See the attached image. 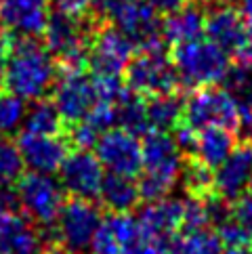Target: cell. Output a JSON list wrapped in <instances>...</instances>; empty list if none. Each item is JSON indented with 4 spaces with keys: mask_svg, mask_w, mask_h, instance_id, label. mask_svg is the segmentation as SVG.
<instances>
[{
    "mask_svg": "<svg viewBox=\"0 0 252 254\" xmlns=\"http://www.w3.org/2000/svg\"><path fill=\"white\" fill-rule=\"evenodd\" d=\"M6 57H8V36L2 30H0V90H2V86H4Z\"/></svg>",
    "mask_w": 252,
    "mask_h": 254,
    "instance_id": "cell-41",
    "label": "cell"
},
{
    "mask_svg": "<svg viewBox=\"0 0 252 254\" xmlns=\"http://www.w3.org/2000/svg\"><path fill=\"white\" fill-rule=\"evenodd\" d=\"M95 156L107 172L124 177H137L143 170L141 141L137 134L124 128H112L103 132L95 145Z\"/></svg>",
    "mask_w": 252,
    "mask_h": 254,
    "instance_id": "cell-10",
    "label": "cell"
},
{
    "mask_svg": "<svg viewBox=\"0 0 252 254\" xmlns=\"http://www.w3.org/2000/svg\"><path fill=\"white\" fill-rule=\"evenodd\" d=\"M53 99L65 124H76L99 103L93 76L86 69H59L53 84Z\"/></svg>",
    "mask_w": 252,
    "mask_h": 254,
    "instance_id": "cell-7",
    "label": "cell"
},
{
    "mask_svg": "<svg viewBox=\"0 0 252 254\" xmlns=\"http://www.w3.org/2000/svg\"><path fill=\"white\" fill-rule=\"evenodd\" d=\"M179 181L183 183V189L187 191V195L204 197V195L212 193L214 172H212V168L204 166L202 162H197L195 158H189L183 164V170H181Z\"/></svg>",
    "mask_w": 252,
    "mask_h": 254,
    "instance_id": "cell-26",
    "label": "cell"
},
{
    "mask_svg": "<svg viewBox=\"0 0 252 254\" xmlns=\"http://www.w3.org/2000/svg\"><path fill=\"white\" fill-rule=\"evenodd\" d=\"M221 84L240 105L252 107V63L238 61L236 65H229Z\"/></svg>",
    "mask_w": 252,
    "mask_h": 254,
    "instance_id": "cell-25",
    "label": "cell"
},
{
    "mask_svg": "<svg viewBox=\"0 0 252 254\" xmlns=\"http://www.w3.org/2000/svg\"><path fill=\"white\" fill-rule=\"evenodd\" d=\"M145 2L154 8L160 17H166L170 13H175L177 8H181L187 0H145Z\"/></svg>",
    "mask_w": 252,
    "mask_h": 254,
    "instance_id": "cell-40",
    "label": "cell"
},
{
    "mask_svg": "<svg viewBox=\"0 0 252 254\" xmlns=\"http://www.w3.org/2000/svg\"><path fill=\"white\" fill-rule=\"evenodd\" d=\"M240 13L244 17L246 30H248V38L252 40V0H240Z\"/></svg>",
    "mask_w": 252,
    "mask_h": 254,
    "instance_id": "cell-42",
    "label": "cell"
},
{
    "mask_svg": "<svg viewBox=\"0 0 252 254\" xmlns=\"http://www.w3.org/2000/svg\"><path fill=\"white\" fill-rule=\"evenodd\" d=\"M217 235L223 246H227V248H250L252 246V233L236 219L221 225Z\"/></svg>",
    "mask_w": 252,
    "mask_h": 254,
    "instance_id": "cell-31",
    "label": "cell"
},
{
    "mask_svg": "<svg viewBox=\"0 0 252 254\" xmlns=\"http://www.w3.org/2000/svg\"><path fill=\"white\" fill-rule=\"evenodd\" d=\"M42 254H71L65 246H61V244H51V246H44Z\"/></svg>",
    "mask_w": 252,
    "mask_h": 254,
    "instance_id": "cell-43",
    "label": "cell"
},
{
    "mask_svg": "<svg viewBox=\"0 0 252 254\" xmlns=\"http://www.w3.org/2000/svg\"><path fill=\"white\" fill-rule=\"evenodd\" d=\"M173 137H175L177 147L181 149L183 156L193 158V153H195V143H197V130H193L191 126H187V124H179L177 128H175Z\"/></svg>",
    "mask_w": 252,
    "mask_h": 254,
    "instance_id": "cell-36",
    "label": "cell"
},
{
    "mask_svg": "<svg viewBox=\"0 0 252 254\" xmlns=\"http://www.w3.org/2000/svg\"><path fill=\"white\" fill-rule=\"evenodd\" d=\"M204 36L217 47H221L227 55H238L244 49V44L250 40L242 13L227 4L208 6Z\"/></svg>",
    "mask_w": 252,
    "mask_h": 254,
    "instance_id": "cell-14",
    "label": "cell"
},
{
    "mask_svg": "<svg viewBox=\"0 0 252 254\" xmlns=\"http://www.w3.org/2000/svg\"><path fill=\"white\" fill-rule=\"evenodd\" d=\"M252 181V143H238L229 158L214 168V193L236 202L250 189Z\"/></svg>",
    "mask_w": 252,
    "mask_h": 254,
    "instance_id": "cell-15",
    "label": "cell"
},
{
    "mask_svg": "<svg viewBox=\"0 0 252 254\" xmlns=\"http://www.w3.org/2000/svg\"><path fill=\"white\" fill-rule=\"evenodd\" d=\"M99 137H101V134H99L93 126L88 122H84V120L71 124L69 130H67V143H71L76 149H91V147H95Z\"/></svg>",
    "mask_w": 252,
    "mask_h": 254,
    "instance_id": "cell-32",
    "label": "cell"
},
{
    "mask_svg": "<svg viewBox=\"0 0 252 254\" xmlns=\"http://www.w3.org/2000/svg\"><path fill=\"white\" fill-rule=\"evenodd\" d=\"M124 76L126 88L143 97L179 93V86H181L166 47L134 51Z\"/></svg>",
    "mask_w": 252,
    "mask_h": 254,
    "instance_id": "cell-3",
    "label": "cell"
},
{
    "mask_svg": "<svg viewBox=\"0 0 252 254\" xmlns=\"http://www.w3.org/2000/svg\"><path fill=\"white\" fill-rule=\"evenodd\" d=\"M181 219H183V199L170 195H166L164 199H158V202H147L137 214V221L145 238H156L166 242L181 229Z\"/></svg>",
    "mask_w": 252,
    "mask_h": 254,
    "instance_id": "cell-16",
    "label": "cell"
},
{
    "mask_svg": "<svg viewBox=\"0 0 252 254\" xmlns=\"http://www.w3.org/2000/svg\"><path fill=\"white\" fill-rule=\"evenodd\" d=\"M91 254H124L122 244L116 240V235L110 231V227L105 225V221L99 225V229L95 233V238L91 242Z\"/></svg>",
    "mask_w": 252,
    "mask_h": 254,
    "instance_id": "cell-33",
    "label": "cell"
},
{
    "mask_svg": "<svg viewBox=\"0 0 252 254\" xmlns=\"http://www.w3.org/2000/svg\"><path fill=\"white\" fill-rule=\"evenodd\" d=\"M183 120L197 132L210 128V126H221V128H229L236 132L240 120V103L225 88H195L185 99Z\"/></svg>",
    "mask_w": 252,
    "mask_h": 254,
    "instance_id": "cell-5",
    "label": "cell"
},
{
    "mask_svg": "<svg viewBox=\"0 0 252 254\" xmlns=\"http://www.w3.org/2000/svg\"><path fill=\"white\" fill-rule=\"evenodd\" d=\"M49 15V0H0V30L6 36L40 38Z\"/></svg>",
    "mask_w": 252,
    "mask_h": 254,
    "instance_id": "cell-13",
    "label": "cell"
},
{
    "mask_svg": "<svg viewBox=\"0 0 252 254\" xmlns=\"http://www.w3.org/2000/svg\"><path fill=\"white\" fill-rule=\"evenodd\" d=\"M97 199L101 204V208H105L110 212H130L132 208L139 206V199H141L139 183L134 181V177L107 172Z\"/></svg>",
    "mask_w": 252,
    "mask_h": 254,
    "instance_id": "cell-20",
    "label": "cell"
},
{
    "mask_svg": "<svg viewBox=\"0 0 252 254\" xmlns=\"http://www.w3.org/2000/svg\"><path fill=\"white\" fill-rule=\"evenodd\" d=\"M132 55H134L132 42L120 30H116L114 25L105 23L97 30L91 49H88L86 67L91 69L93 76L122 78Z\"/></svg>",
    "mask_w": 252,
    "mask_h": 254,
    "instance_id": "cell-8",
    "label": "cell"
},
{
    "mask_svg": "<svg viewBox=\"0 0 252 254\" xmlns=\"http://www.w3.org/2000/svg\"><path fill=\"white\" fill-rule=\"evenodd\" d=\"M40 227L21 212H11L0 225V254H42Z\"/></svg>",
    "mask_w": 252,
    "mask_h": 254,
    "instance_id": "cell-18",
    "label": "cell"
},
{
    "mask_svg": "<svg viewBox=\"0 0 252 254\" xmlns=\"http://www.w3.org/2000/svg\"><path fill=\"white\" fill-rule=\"evenodd\" d=\"M170 191H173V185L164 183L160 179H154L149 175H143L139 181V195L143 202H158V199H164Z\"/></svg>",
    "mask_w": 252,
    "mask_h": 254,
    "instance_id": "cell-34",
    "label": "cell"
},
{
    "mask_svg": "<svg viewBox=\"0 0 252 254\" xmlns=\"http://www.w3.org/2000/svg\"><path fill=\"white\" fill-rule=\"evenodd\" d=\"M170 242V240H168ZM166 240H156V238H143L139 242H134L132 246L124 250V254H170Z\"/></svg>",
    "mask_w": 252,
    "mask_h": 254,
    "instance_id": "cell-35",
    "label": "cell"
},
{
    "mask_svg": "<svg viewBox=\"0 0 252 254\" xmlns=\"http://www.w3.org/2000/svg\"><path fill=\"white\" fill-rule=\"evenodd\" d=\"M238 57H240V61L252 63V40H248V42L244 44V49H242V51L238 53Z\"/></svg>",
    "mask_w": 252,
    "mask_h": 254,
    "instance_id": "cell-44",
    "label": "cell"
},
{
    "mask_svg": "<svg viewBox=\"0 0 252 254\" xmlns=\"http://www.w3.org/2000/svg\"><path fill=\"white\" fill-rule=\"evenodd\" d=\"M57 13L69 15V17H86L91 13L93 0H49Z\"/></svg>",
    "mask_w": 252,
    "mask_h": 254,
    "instance_id": "cell-37",
    "label": "cell"
},
{
    "mask_svg": "<svg viewBox=\"0 0 252 254\" xmlns=\"http://www.w3.org/2000/svg\"><path fill=\"white\" fill-rule=\"evenodd\" d=\"M208 214H206V206H204V197H195L189 195L183 199V219H181V233L189 231H200V229H208Z\"/></svg>",
    "mask_w": 252,
    "mask_h": 254,
    "instance_id": "cell-29",
    "label": "cell"
},
{
    "mask_svg": "<svg viewBox=\"0 0 252 254\" xmlns=\"http://www.w3.org/2000/svg\"><path fill=\"white\" fill-rule=\"evenodd\" d=\"M15 210H19V206H17L15 187L0 185V225H2V221L6 219V214H11Z\"/></svg>",
    "mask_w": 252,
    "mask_h": 254,
    "instance_id": "cell-39",
    "label": "cell"
},
{
    "mask_svg": "<svg viewBox=\"0 0 252 254\" xmlns=\"http://www.w3.org/2000/svg\"><path fill=\"white\" fill-rule=\"evenodd\" d=\"M170 254H223L219 235L210 229L173 235L168 242Z\"/></svg>",
    "mask_w": 252,
    "mask_h": 254,
    "instance_id": "cell-24",
    "label": "cell"
},
{
    "mask_svg": "<svg viewBox=\"0 0 252 254\" xmlns=\"http://www.w3.org/2000/svg\"><path fill=\"white\" fill-rule=\"evenodd\" d=\"M233 219L242 223L252 233V191H246L233 202Z\"/></svg>",
    "mask_w": 252,
    "mask_h": 254,
    "instance_id": "cell-38",
    "label": "cell"
},
{
    "mask_svg": "<svg viewBox=\"0 0 252 254\" xmlns=\"http://www.w3.org/2000/svg\"><path fill=\"white\" fill-rule=\"evenodd\" d=\"M59 172V183L69 197L97 199L105 179V168L91 149H74L63 160Z\"/></svg>",
    "mask_w": 252,
    "mask_h": 254,
    "instance_id": "cell-9",
    "label": "cell"
},
{
    "mask_svg": "<svg viewBox=\"0 0 252 254\" xmlns=\"http://www.w3.org/2000/svg\"><path fill=\"white\" fill-rule=\"evenodd\" d=\"M103 223L101 204L95 199L82 197H69L63 202L59 216L55 221L59 244L65 246L71 254H88L91 242Z\"/></svg>",
    "mask_w": 252,
    "mask_h": 254,
    "instance_id": "cell-6",
    "label": "cell"
},
{
    "mask_svg": "<svg viewBox=\"0 0 252 254\" xmlns=\"http://www.w3.org/2000/svg\"><path fill=\"white\" fill-rule=\"evenodd\" d=\"M116 107V120H118V128H124L132 134H145L149 132V122H147V107L143 95L134 93V90L126 88L124 93L114 101Z\"/></svg>",
    "mask_w": 252,
    "mask_h": 254,
    "instance_id": "cell-22",
    "label": "cell"
},
{
    "mask_svg": "<svg viewBox=\"0 0 252 254\" xmlns=\"http://www.w3.org/2000/svg\"><path fill=\"white\" fill-rule=\"evenodd\" d=\"M141 156L145 175L164 181L168 185H177L183 170V153L177 147L175 137L170 132L149 130L141 141Z\"/></svg>",
    "mask_w": 252,
    "mask_h": 254,
    "instance_id": "cell-11",
    "label": "cell"
},
{
    "mask_svg": "<svg viewBox=\"0 0 252 254\" xmlns=\"http://www.w3.org/2000/svg\"><path fill=\"white\" fill-rule=\"evenodd\" d=\"M147 107V122L151 130H175L183 120V107L185 97L179 93H166V95H154L145 99Z\"/></svg>",
    "mask_w": 252,
    "mask_h": 254,
    "instance_id": "cell-21",
    "label": "cell"
},
{
    "mask_svg": "<svg viewBox=\"0 0 252 254\" xmlns=\"http://www.w3.org/2000/svg\"><path fill=\"white\" fill-rule=\"evenodd\" d=\"M173 65L179 82L187 88H204L221 84L229 69V55L210 40H189L175 44Z\"/></svg>",
    "mask_w": 252,
    "mask_h": 254,
    "instance_id": "cell-2",
    "label": "cell"
},
{
    "mask_svg": "<svg viewBox=\"0 0 252 254\" xmlns=\"http://www.w3.org/2000/svg\"><path fill=\"white\" fill-rule=\"evenodd\" d=\"M63 118L59 116L55 103L51 99H38L32 101V105L25 110L23 118V128L25 132H34V134H63Z\"/></svg>",
    "mask_w": 252,
    "mask_h": 254,
    "instance_id": "cell-23",
    "label": "cell"
},
{
    "mask_svg": "<svg viewBox=\"0 0 252 254\" xmlns=\"http://www.w3.org/2000/svg\"><path fill=\"white\" fill-rule=\"evenodd\" d=\"M206 13L208 2L206 0H187L175 13L162 19V38L166 44H181L189 40H197L204 36Z\"/></svg>",
    "mask_w": 252,
    "mask_h": 254,
    "instance_id": "cell-17",
    "label": "cell"
},
{
    "mask_svg": "<svg viewBox=\"0 0 252 254\" xmlns=\"http://www.w3.org/2000/svg\"><path fill=\"white\" fill-rule=\"evenodd\" d=\"M28 105L21 97H17L8 90H0V134L13 137L15 132L23 128V118Z\"/></svg>",
    "mask_w": 252,
    "mask_h": 254,
    "instance_id": "cell-27",
    "label": "cell"
},
{
    "mask_svg": "<svg viewBox=\"0 0 252 254\" xmlns=\"http://www.w3.org/2000/svg\"><path fill=\"white\" fill-rule=\"evenodd\" d=\"M223 254H252L250 248H227Z\"/></svg>",
    "mask_w": 252,
    "mask_h": 254,
    "instance_id": "cell-45",
    "label": "cell"
},
{
    "mask_svg": "<svg viewBox=\"0 0 252 254\" xmlns=\"http://www.w3.org/2000/svg\"><path fill=\"white\" fill-rule=\"evenodd\" d=\"M23 160L17 141L0 134V185L15 187V183L23 175Z\"/></svg>",
    "mask_w": 252,
    "mask_h": 254,
    "instance_id": "cell-28",
    "label": "cell"
},
{
    "mask_svg": "<svg viewBox=\"0 0 252 254\" xmlns=\"http://www.w3.org/2000/svg\"><path fill=\"white\" fill-rule=\"evenodd\" d=\"M236 145H238V137L233 130L221 128V126H210V128L197 132L193 158L214 170L229 158V153L233 151Z\"/></svg>",
    "mask_w": 252,
    "mask_h": 254,
    "instance_id": "cell-19",
    "label": "cell"
},
{
    "mask_svg": "<svg viewBox=\"0 0 252 254\" xmlns=\"http://www.w3.org/2000/svg\"><path fill=\"white\" fill-rule=\"evenodd\" d=\"M250 189H252V181H250Z\"/></svg>",
    "mask_w": 252,
    "mask_h": 254,
    "instance_id": "cell-47",
    "label": "cell"
},
{
    "mask_svg": "<svg viewBox=\"0 0 252 254\" xmlns=\"http://www.w3.org/2000/svg\"><path fill=\"white\" fill-rule=\"evenodd\" d=\"M17 206L21 214L38 227L55 225L59 210L65 202V191L59 179L53 175H40V172H28L15 183Z\"/></svg>",
    "mask_w": 252,
    "mask_h": 254,
    "instance_id": "cell-4",
    "label": "cell"
},
{
    "mask_svg": "<svg viewBox=\"0 0 252 254\" xmlns=\"http://www.w3.org/2000/svg\"><path fill=\"white\" fill-rule=\"evenodd\" d=\"M17 147H19L23 166L30 168V172H40V175H55L69 153V143L61 134L49 137V134L21 130Z\"/></svg>",
    "mask_w": 252,
    "mask_h": 254,
    "instance_id": "cell-12",
    "label": "cell"
},
{
    "mask_svg": "<svg viewBox=\"0 0 252 254\" xmlns=\"http://www.w3.org/2000/svg\"><path fill=\"white\" fill-rule=\"evenodd\" d=\"M206 2H212V4H227V6H233V4H238L240 0H206Z\"/></svg>",
    "mask_w": 252,
    "mask_h": 254,
    "instance_id": "cell-46",
    "label": "cell"
},
{
    "mask_svg": "<svg viewBox=\"0 0 252 254\" xmlns=\"http://www.w3.org/2000/svg\"><path fill=\"white\" fill-rule=\"evenodd\" d=\"M57 74L59 65L44 42L30 36H8L4 90L23 101H38L53 90Z\"/></svg>",
    "mask_w": 252,
    "mask_h": 254,
    "instance_id": "cell-1",
    "label": "cell"
},
{
    "mask_svg": "<svg viewBox=\"0 0 252 254\" xmlns=\"http://www.w3.org/2000/svg\"><path fill=\"white\" fill-rule=\"evenodd\" d=\"M204 206H206V214H208V225L210 227H219L229 223L233 219V202L225 199L219 193H208L204 195Z\"/></svg>",
    "mask_w": 252,
    "mask_h": 254,
    "instance_id": "cell-30",
    "label": "cell"
}]
</instances>
